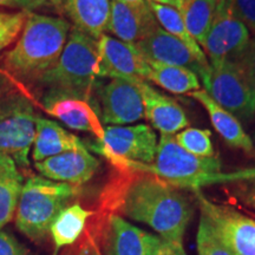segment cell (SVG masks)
<instances>
[{"label":"cell","mask_w":255,"mask_h":255,"mask_svg":"<svg viewBox=\"0 0 255 255\" xmlns=\"http://www.w3.org/2000/svg\"><path fill=\"white\" fill-rule=\"evenodd\" d=\"M229 4L235 17L255 33V0H229Z\"/></svg>","instance_id":"32"},{"label":"cell","mask_w":255,"mask_h":255,"mask_svg":"<svg viewBox=\"0 0 255 255\" xmlns=\"http://www.w3.org/2000/svg\"><path fill=\"white\" fill-rule=\"evenodd\" d=\"M121 167L148 171L180 189L190 188L191 190L208 184L229 183L242 174V170L222 173L219 157H200L190 154L177 144L174 135H161L152 163L124 162L114 168Z\"/></svg>","instance_id":"3"},{"label":"cell","mask_w":255,"mask_h":255,"mask_svg":"<svg viewBox=\"0 0 255 255\" xmlns=\"http://www.w3.org/2000/svg\"><path fill=\"white\" fill-rule=\"evenodd\" d=\"M100 168V161L85 148L70 150L37 162L41 176L79 187L90 181Z\"/></svg>","instance_id":"15"},{"label":"cell","mask_w":255,"mask_h":255,"mask_svg":"<svg viewBox=\"0 0 255 255\" xmlns=\"http://www.w3.org/2000/svg\"><path fill=\"white\" fill-rule=\"evenodd\" d=\"M37 119L30 98L0 85V155L11 157L18 168L30 167L28 152L36 137Z\"/></svg>","instance_id":"6"},{"label":"cell","mask_w":255,"mask_h":255,"mask_svg":"<svg viewBox=\"0 0 255 255\" xmlns=\"http://www.w3.org/2000/svg\"><path fill=\"white\" fill-rule=\"evenodd\" d=\"M45 1L52 5L60 13H63V0H45Z\"/></svg>","instance_id":"39"},{"label":"cell","mask_w":255,"mask_h":255,"mask_svg":"<svg viewBox=\"0 0 255 255\" xmlns=\"http://www.w3.org/2000/svg\"><path fill=\"white\" fill-rule=\"evenodd\" d=\"M0 255H28V252L13 235L0 228Z\"/></svg>","instance_id":"34"},{"label":"cell","mask_w":255,"mask_h":255,"mask_svg":"<svg viewBox=\"0 0 255 255\" xmlns=\"http://www.w3.org/2000/svg\"><path fill=\"white\" fill-rule=\"evenodd\" d=\"M98 78L97 40L71 27L59 59L37 83L46 89V94L71 95L91 101Z\"/></svg>","instance_id":"4"},{"label":"cell","mask_w":255,"mask_h":255,"mask_svg":"<svg viewBox=\"0 0 255 255\" xmlns=\"http://www.w3.org/2000/svg\"><path fill=\"white\" fill-rule=\"evenodd\" d=\"M237 64L255 90V38L250 40Z\"/></svg>","instance_id":"33"},{"label":"cell","mask_w":255,"mask_h":255,"mask_svg":"<svg viewBox=\"0 0 255 255\" xmlns=\"http://www.w3.org/2000/svg\"><path fill=\"white\" fill-rule=\"evenodd\" d=\"M78 187L32 175L21 188L15 226L28 239L40 242L50 233L53 220L77 196Z\"/></svg>","instance_id":"5"},{"label":"cell","mask_w":255,"mask_h":255,"mask_svg":"<svg viewBox=\"0 0 255 255\" xmlns=\"http://www.w3.org/2000/svg\"><path fill=\"white\" fill-rule=\"evenodd\" d=\"M201 82L207 94L240 122L250 123L254 120L255 90L238 64L209 65L208 73Z\"/></svg>","instance_id":"7"},{"label":"cell","mask_w":255,"mask_h":255,"mask_svg":"<svg viewBox=\"0 0 255 255\" xmlns=\"http://www.w3.org/2000/svg\"><path fill=\"white\" fill-rule=\"evenodd\" d=\"M146 2H148V6L150 7L152 13H154L158 25H161L163 30L167 31L168 33L173 34L174 37H176L178 40L182 41L184 45L188 47V50L190 51L194 58L197 60V63L205 70L206 73L202 77L205 78L209 71V62L203 50L197 44V41L188 32L182 15H181V12L176 7H173V6L148 1V0H146Z\"/></svg>","instance_id":"22"},{"label":"cell","mask_w":255,"mask_h":255,"mask_svg":"<svg viewBox=\"0 0 255 255\" xmlns=\"http://www.w3.org/2000/svg\"><path fill=\"white\" fill-rule=\"evenodd\" d=\"M196 246L199 255H238L222 238L214 223L203 213L200 216Z\"/></svg>","instance_id":"27"},{"label":"cell","mask_w":255,"mask_h":255,"mask_svg":"<svg viewBox=\"0 0 255 255\" xmlns=\"http://www.w3.org/2000/svg\"><path fill=\"white\" fill-rule=\"evenodd\" d=\"M44 4H46L45 0H0V6L20 8V11L26 12H32Z\"/></svg>","instance_id":"35"},{"label":"cell","mask_w":255,"mask_h":255,"mask_svg":"<svg viewBox=\"0 0 255 255\" xmlns=\"http://www.w3.org/2000/svg\"><path fill=\"white\" fill-rule=\"evenodd\" d=\"M148 63L150 66L148 81L171 94H189L201 89L199 76L189 69L152 60H148Z\"/></svg>","instance_id":"25"},{"label":"cell","mask_w":255,"mask_h":255,"mask_svg":"<svg viewBox=\"0 0 255 255\" xmlns=\"http://www.w3.org/2000/svg\"><path fill=\"white\" fill-rule=\"evenodd\" d=\"M144 104V117L161 135H174L188 127L183 108L167 95L155 90L148 82L137 81Z\"/></svg>","instance_id":"17"},{"label":"cell","mask_w":255,"mask_h":255,"mask_svg":"<svg viewBox=\"0 0 255 255\" xmlns=\"http://www.w3.org/2000/svg\"><path fill=\"white\" fill-rule=\"evenodd\" d=\"M156 26H158V23L148 2L142 7H133L111 0L110 19L107 31L116 36L117 39L136 45Z\"/></svg>","instance_id":"18"},{"label":"cell","mask_w":255,"mask_h":255,"mask_svg":"<svg viewBox=\"0 0 255 255\" xmlns=\"http://www.w3.org/2000/svg\"><path fill=\"white\" fill-rule=\"evenodd\" d=\"M201 213L208 216L222 238L238 255H255V219L242 214L231 206L215 203L199 189L193 190Z\"/></svg>","instance_id":"10"},{"label":"cell","mask_w":255,"mask_h":255,"mask_svg":"<svg viewBox=\"0 0 255 255\" xmlns=\"http://www.w3.org/2000/svg\"><path fill=\"white\" fill-rule=\"evenodd\" d=\"M24 180L11 157L0 155V228L13 219Z\"/></svg>","instance_id":"24"},{"label":"cell","mask_w":255,"mask_h":255,"mask_svg":"<svg viewBox=\"0 0 255 255\" xmlns=\"http://www.w3.org/2000/svg\"><path fill=\"white\" fill-rule=\"evenodd\" d=\"M135 46L148 60L187 68L195 72L200 78L205 76V70L194 58L188 47L159 25Z\"/></svg>","instance_id":"16"},{"label":"cell","mask_w":255,"mask_h":255,"mask_svg":"<svg viewBox=\"0 0 255 255\" xmlns=\"http://www.w3.org/2000/svg\"><path fill=\"white\" fill-rule=\"evenodd\" d=\"M212 133L208 129L187 128L175 136L177 144L184 150L200 157H213L215 156L214 146L210 139Z\"/></svg>","instance_id":"28"},{"label":"cell","mask_w":255,"mask_h":255,"mask_svg":"<svg viewBox=\"0 0 255 255\" xmlns=\"http://www.w3.org/2000/svg\"><path fill=\"white\" fill-rule=\"evenodd\" d=\"M148 1H154V2H158V4L173 6V7H176L177 9H180V5H181V0H148Z\"/></svg>","instance_id":"38"},{"label":"cell","mask_w":255,"mask_h":255,"mask_svg":"<svg viewBox=\"0 0 255 255\" xmlns=\"http://www.w3.org/2000/svg\"><path fill=\"white\" fill-rule=\"evenodd\" d=\"M226 190L235 201L255 214V169L244 170L237 180L226 183Z\"/></svg>","instance_id":"29"},{"label":"cell","mask_w":255,"mask_h":255,"mask_svg":"<svg viewBox=\"0 0 255 255\" xmlns=\"http://www.w3.org/2000/svg\"><path fill=\"white\" fill-rule=\"evenodd\" d=\"M94 216L92 231L100 237L104 255H144L145 232L135 227L122 216Z\"/></svg>","instance_id":"13"},{"label":"cell","mask_w":255,"mask_h":255,"mask_svg":"<svg viewBox=\"0 0 255 255\" xmlns=\"http://www.w3.org/2000/svg\"><path fill=\"white\" fill-rule=\"evenodd\" d=\"M100 78L148 82V59L132 44L103 34L97 39Z\"/></svg>","instance_id":"11"},{"label":"cell","mask_w":255,"mask_h":255,"mask_svg":"<svg viewBox=\"0 0 255 255\" xmlns=\"http://www.w3.org/2000/svg\"><path fill=\"white\" fill-rule=\"evenodd\" d=\"M101 120L108 126H126L144 117L137 81L114 78L98 90Z\"/></svg>","instance_id":"12"},{"label":"cell","mask_w":255,"mask_h":255,"mask_svg":"<svg viewBox=\"0 0 255 255\" xmlns=\"http://www.w3.org/2000/svg\"><path fill=\"white\" fill-rule=\"evenodd\" d=\"M110 11V0H63V12L73 27L95 40L107 32Z\"/></svg>","instance_id":"20"},{"label":"cell","mask_w":255,"mask_h":255,"mask_svg":"<svg viewBox=\"0 0 255 255\" xmlns=\"http://www.w3.org/2000/svg\"><path fill=\"white\" fill-rule=\"evenodd\" d=\"M144 255H186V252L182 242L168 241L146 233Z\"/></svg>","instance_id":"31"},{"label":"cell","mask_w":255,"mask_h":255,"mask_svg":"<svg viewBox=\"0 0 255 255\" xmlns=\"http://www.w3.org/2000/svg\"><path fill=\"white\" fill-rule=\"evenodd\" d=\"M2 84V83H1V81H0V85H1Z\"/></svg>","instance_id":"40"},{"label":"cell","mask_w":255,"mask_h":255,"mask_svg":"<svg viewBox=\"0 0 255 255\" xmlns=\"http://www.w3.org/2000/svg\"><path fill=\"white\" fill-rule=\"evenodd\" d=\"M157 136L146 124L131 127L108 126L103 137L91 145V149L103 156L111 165L124 162L150 164L157 149Z\"/></svg>","instance_id":"8"},{"label":"cell","mask_w":255,"mask_h":255,"mask_svg":"<svg viewBox=\"0 0 255 255\" xmlns=\"http://www.w3.org/2000/svg\"><path fill=\"white\" fill-rule=\"evenodd\" d=\"M92 215L94 212L83 208L79 203H73L65 207L56 216L50 227V234L55 244V253L60 248L71 246L82 237Z\"/></svg>","instance_id":"23"},{"label":"cell","mask_w":255,"mask_h":255,"mask_svg":"<svg viewBox=\"0 0 255 255\" xmlns=\"http://www.w3.org/2000/svg\"><path fill=\"white\" fill-rule=\"evenodd\" d=\"M88 235V234H87ZM100 246L97 245L94 239L90 235L87 237L81 242V245L77 247V250L75 251L73 255H100Z\"/></svg>","instance_id":"36"},{"label":"cell","mask_w":255,"mask_h":255,"mask_svg":"<svg viewBox=\"0 0 255 255\" xmlns=\"http://www.w3.org/2000/svg\"><path fill=\"white\" fill-rule=\"evenodd\" d=\"M116 1L133 6V7H142V6L146 5V0H116Z\"/></svg>","instance_id":"37"},{"label":"cell","mask_w":255,"mask_h":255,"mask_svg":"<svg viewBox=\"0 0 255 255\" xmlns=\"http://www.w3.org/2000/svg\"><path fill=\"white\" fill-rule=\"evenodd\" d=\"M190 97L203 105L207 113L209 115L210 122L214 129L218 131L223 141L232 148L239 149L245 154L255 157V148L251 137L245 131L244 127L234 115L228 113L222 107L216 103L210 96L207 94L205 89L191 91L188 94Z\"/></svg>","instance_id":"19"},{"label":"cell","mask_w":255,"mask_h":255,"mask_svg":"<svg viewBox=\"0 0 255 255\" xmlns=\"http://www.w3.org/2000/svg\"><path fill=\"white\" fill-rule=\"evenodd\" d=\"M250 40V31L233 13L229 0H218L213 23L201 44L209 65L237 64Z\"/></svg>","instance_id":"9"},{"label":"cell","mask_w":255,"mask_h":255,"mask_svg":"<svg viewBox=\"0 0 255 255\" xmlns=\"http://www.w3.org/2000/svg\"><path fill=\"white\" fill-rule=\"evenodd\" d=\"M218 0H181L180 9L191 37L202 44L214 19Z\"/></svg>","instance_id":"26"},{"label":"cell","mask_w":255,"mask_h":255,"mask_svg":"<svg viewBox=\"0 0 255 255\" xmlns=\"http://www.w3.org/2000/svg\"><path fill=\"white\" fill-rule=\"evenodd\" d=\"M194 209L180 188L154 174L114 168L98 200L95 215L126 216L150 226L162 239L182 242Z\"/></svg>","instance_id":"1"},{"label":"cell","mask_w":255,"mask_h":255,"mask_svg":"<svg viewBox=\"0 0 255 255\" xmlns=\"http://www.w3.org/2000/svg\"><path fill=\"white\" fill-rule=\"evenodd\" d=\"M32 146V158L37 163L63 152L85 148V144L57 122L38 116L36 137Z\"/></svg>","instance_id":"21"},{"label":"cell","mask_w":255,"mask_h":255,"mask_svg":"<svg viewBox=\"0 0 255 255\" xmlns=\"http://www.w3.org/2000/svg\"><path fill=\"white\" fill-rule=\"evenodd\" d=\"M70 31L64 18L28 12L17 43L4 57L6 70L20 81L37 83L59 59Z\"/></svg>","instance_id":"2"},{"label":"cell","mask_w":255,"mask_h":255,"mask_svg":"<svg viewBox=\"0 0 255 255\" xmlns=\"http://www.w3.org/2000/svg\"><path fill=\"white\" fill-rule=\"evenodd\" d=\"M28 12L0 11V53L17 39L21 32Z\"/></svg>","instance_id":"30"},{"label":"cell","mask_w":255,"mask_h":255,"mask_svg":"<svg viewBox=\"0 0 255 255\" xmlns=\"http://www.w3.org/2000/svg\"><path fill=\"white\" fill-rule=\"evenodd\" d=\"M43 107L47 114L58 119L70 129L90 132L100 139L104 128L91 101L64 94H45Z\"/></svg>","instance_id":"14"}]
</instances>
